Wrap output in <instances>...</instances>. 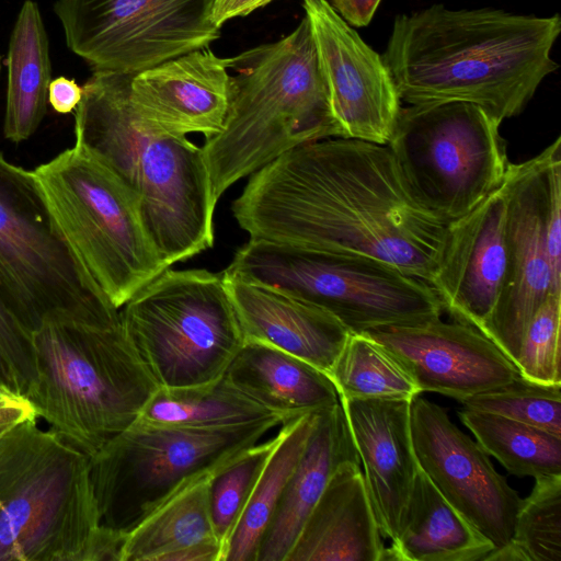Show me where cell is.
<instances>
[{
    "label": "cell",
    "mask_w": 561,
    "mask_h": 561,
    "mask_svg": "<svg viewBox=\"0 0 561 561\" xmlns=\"http://www.w3.org/2000/svg\"><path fill=\"white\" fill-rule=\"evenodd\" d=\"M231 211L251 239L376 259L430 286L448 226L413 197L388 145L343 137L254 172Z\"/></svg>",
    "instance_id": "1"
},
{
    "label": "cell",
    "mask_w": 561,
    "mask_h": 561,
    "mask_svg": "<svg viewBox=\"0 0 561 561\" xmlns=\"http://www.w3.org/2000/svg\"><path fill=\"white\" fill-rule=\"evenodd\" d=\"M561 18L443 4L396 16L382 59L408 105L467 102L516 116L559 65Z\"/></svg>",
    "instance_id": "2"
},
{
    "label": "cell",
    "mask_w": 561,
    "mask_h": 561,
    "mask_svg": "<svg viewBox=\"0 0 561 561\" xmlns=\"http://www.w3.org/2000/svg\"><path fill=\"white\" fill-rule=\"evenodd\" d=\"M130 73L93 71L75 110V140L138 198L145 228L170 267L214 245L217 205L202 147L135 113Z\"/></svg>",
    "instance_id": "3"
},
{
    "label": "cell",
    "mask_w": 561,
    "mask_h": 561,
    "mask_svg": "<svg viewBox=\"0 0 561 561\" xmlns=\"http://www.w3.org/2000/svg\"><path fill=\"white\" fill-rule=\"evenodd\" d=\"M222 129L202 150L216 202L236 182L309 142L343 137L305 15L277 42L228 58Z\"/></svg>",
    "instance_id": "4"
},
{
    "label": "cell",
    "mask_w": 561,
    "mask_h": 561,
    "mask_svg": "<svg viewBox=\"0 0 561 561\" xmlns=\"http://www.w3.org/2000/svg\"><path fill=\"white\" fill-rule=\"evenodd\" d=\"M36 417L88 457L130 426L159 385L121 322L47 316L30 333Z\"/></svg>",
    "instance_id": "5"
},
{
    "label": "cell",
    "mask_w": 561,
    "mask_h": 561,
    "mask_svg": "<svg viewBox=\"0 0 561 561\" xmlns=\"http://www.w3.org/2000/svg\"><path fill=\"white\" fill-rule=\"evenodd\" d=\"M89 457L37 419L0 436V561H101Z\"/></svg>",
    "instance_id": "6"
},
{
    "label": "cell",
    "mask_w": 561,
    "mask_h": 561,
    "mask_svg": "<svg viewBox=\"0 0 561 561\" xmlns=\"http://www.w3.org/2000/svg\"><path fill=\"white\" fill-rule=\"evenodd\" d=\"M31 172L73 260L116 309L169 268L137 196L80 142Z\"/></svg>",
    "instance_id": "7"
},
{
    "label": "cell",
    "mask_w": 561,
    "mask_h": 561,
    "mask_svg": "<svg viewBox=\"0 0 561 561\" xmlns=\"http://www.w3.org/2000/svg\"><path fill=\"white\" fill-rule=\"evenodd\" d=\"M222 274L270 285L319 306L351 333L423 322L443 313L426 282L366 256L250 238Z\"/></svg>",
    "instance_id": "8"
},
{
    "label": "cell",
    "mask_w": 561,
    "mask_h": 561,
    "mask_svg": "<svg viewBox=\"0 0 561 561\" xmlns=\"http://www.w3.org/2000/svg\"><path fill=\"white\" fill-rule=\"evenodd\" d=\"M122 308L123 327L159 387L214 381L244 344L222 274L169 267Z\"/></svg>",
    "instance_id": "9"
},
{
    "label": "cell",
    "mask_w": 561,
    "mask_h": 561,
    "mask_svg": "<svg viewBox=\"0 0 561 561\" xmlns=\"http://www.w3.org/2000/svg\"><path fill=\"white\" fill-rule=\"evenodd\" d=\"M282 424L198 430L135 421L89 457L101 524L127 534L181 486L218 471Z\"/></svg>",
    "instance_id": "10"
},
{
    "label": "cell",
    "mask_w": 561,
    "mask_h": 561,
    "mask_svg": "<svg viewBox=\"0 0 561 561\" xmlns=\"http://www.w3.org/2000/svg\"><path fill=\"white\" fill-rule=\"evenodd\" d=\"M0 299L30 335L50 314L121 322L53 225L32 172L0 153Z\"/></svg>",
    "instance_id": "11"
},
{
    "label": "cell",
    "mask_w": 561,
    "mask_h": 561,
    "mask_svg": "<svg viewBox=\"0 0 561 561\" xmlns=\"http://www.w3.org/2000/svg\"><path fill=\"white\" fill-rule=\"evenodd\" d=\"M501 124L467 102L401 106L387 145L413 197L449 225L503 182Z\"/></svg>",
    "instance_id": "12"
},
{
    "label": "cell",
    "mask_w": 561,
    "mask_h": 561,
    "mask_svg": "<svg viewBox=\"0 0 561 561\" xmlns=\"http://www.w3.org/2000/svg\"><path fill=\"white\" fill-rule=\"evenodd\" d=\"M214 0H57L68 48L93 71L137 73L220 36Z\"/></svg>",
    "instance_id": "13"
},
{
    "label": "cell",
    "mask_w": 561,
    "mask_h": 561,
    "mask_svg": "<svg viewBox=\"0 0 561 561\" xmlns=\"http://www.w3.org/2000/svg\"><path fill=\"white\" fill-rule=\"evenodd\" d=\"M410 423L421 470L495 549L508 545L523 499L484 449L442 407L420 394L411 400Z\"/></svg>",
    "instance_id": "14"
},
{
    "label": "cell",
    "mask_w": 561,
    "mask_h": 561,
    "mask_svg": "<svg viewBox=\"0 0 561 561\" xmlns=\"http://www.w3.org/2000/svg\"><path fill=\"white\" fill-rule=\"evenodd\" d=\"M561 151V137L534 158L507 165L506 249L507 264L497 305L482 329L515 364L530 319L551 293L546 250L547 171Z\"/></svg>",
    "instance_id": "15"
},
{
    "label": "cell",
    "mask_w": 561,
    "mask_h": 561,
    "mask_svg": "<svg viewBox=\"0 0 561 561\" xmlns=\"http://www.w3.org/2000/svg\"><path fill=\"white\" fill-rule=\"evenodd\" d=\"M343 138L387 145L401 108L382 59L327 0H304Z\"/></svg>",
    "instance_id": "16"
},
{
    "label": "cell",
    "mask_w": 561,
    "mask_h": 561,
    "mask_svg": "<svg viewBox=\"0 0 561 561\" xmlns=\"http://www.w3.org/2000/svg\"><path fill=\"white\" fill-rule=\"evenodd\" d=\"M382 345L422 392H437L461 402L510 382L516 365L478 329L435 318L364 332Z\"/></svg>",
    "instance_id": "17"
},
{
    "label": "cell",
    "mask_w": 561,
    "mask_h": 561,
    "mask_svg": "<svg viewBox=\"0 0 561 561\" xmlns=\"http://www.w3.org/2000/svg\"><path fill=\"white\" fill-rule=\"evenodd\" d=\"M505 178L471 211L447 226L431 283L443 311L479 331L501 297L507 264Z\"/></svg>",
    "instance_id": "18"
},
{
    "label": "cell",
    "mask_w": 561,
    "mask_h": 561,
    "mask_svg": "<svg viewBox=\"0 0 561 561\" xmlns=\"http://www.w3.org/2000/svg\"><path fill=\"white\" fill-rule=\"evenodd\" d=\"M228 70V58L208 48L183 54L131 75V106L158 131L214 136L222 129L229 106Z\"/></svg>",
    "instance_id": "19"
},
{
    "label": "cell",
    "mask_w": 561,
    "mask_h": 561,
    "mask_svg": "<svg viewBox=\"0 0 561 561\" xmlns=\"http://www.w3.org/2000/svg\"><path fill=\"white\" fill-rule=\"evenodd\" d=\"M339 400L364 467L381 535L391 541L420 469L411 436V400Z\"/></svg>",
    "instance_id": "20"
},
{
    "label": "cell",
    "mask_w": 561,
    "mask_h": 561,
    "mask_svg": "<svg viewBox=\"0 0 561 561\" xmlns=\"http://www.w3.org/2000/svg\"><path fill=\"white\" fill-rule=\"evenodd\" d=\"M222 277L244 342L278 348L329 374L352 334L343 323L321 307L273 286Z\"/></svg>",
    "instance_id": "21"
},
{
    "label": "cell",
    "mask_w": 561,
    "mask_h": 561,
    "mask_svg": "<svg viewBox=\"0 0 561 561\" xmlns=\"http://www.w3.org/2000/svg\"><path fill=\"white\" fill-rule=\"evenodd\" d=\"M359 465L334 471L286 561H382L386 546Z\"/></svg>",
    "instance_id": "22"
},
{
    "label": "cell",
    "mask_w": 561,
    "mask_h": 561,
    "mask_svg": "<svg viewBox=\"0 0 561 561\" xmlns=\"http://www.w3.org/2000/svg\"><path fill=\"white\" fill-rule=\"evenodd\" d=\"M360 463L339 401L318 413L313 428L260 542L255 561H286L313 506L334 471Z\"/></svg>",
    "instance_id": "23"
},
{
    "label": "cell",
    "mask_w": 561,
    "mask_h": 561,
    "mask_svg": "<svg viewBox=\"0 0 561 561\" xmlns=\"http://www.w3.org/2000/svg\"><path fill=\"white\" fill-rule=\"evenodd\" d=\"M227 379L284 423L337 403L327 373L270 345L247 341L225 373Z\"/></svg>",
    "instance_id": "24"
},
{
    "label": "cell",
    "mask_w": 561,
    "mask_h": 561,
    "mask_svg": "<svg viewBox=\"0 0 561 561\" xmlns=\"http://www.w3.org/2000/svg\"><path fill=\"white\" fill-rule=\"evenodd\" d=\"M494 549L420 468L382 561H484Z\"/></svg>",
    "instance_id": "25"
},
{
    "label": "cell",
    "mask_w": 561,
    "mask_h": 561,
    "mask_svg": "<svg viewBox=\"0 0 561 561\" xmlns=\"http://www.w3.org/2000/svg\"><path fill=\"white\" fill-rule=\"evenodd\" d=\"M7 66L3 134L8 140L19 144L41 125L51 81L48 37L33 0H25L20 9L9 41Z\"/></svg>",
    "instance_id": "26"
},
{
    "label": "cell",
    "mask_w": 561,
    "mask_h": 561,
    "mask_svg": "<svg viewBox=\"0 0 561 561\" xmlns=\"http://www.w3.org/2000/svg\"><path fill=\"white\" fill-rule=\"evenodd\" d=\"M218 471L191 480L129 530L122 561H167L170 554L181 549L217 540L211 523L209 486Z\"/></svg>",
    "instance_id": "27"
},
{
    "label": "cell",
    "mask_w": 561,
    "mask_h": 561,
    "mask_svg": "<svg viewBox=\"0 0 561 561\" xmlns=\"http://www.w3.org/2000/svg\"><path fill=\"white\" fill-rule=\"evenodd\" d=\"M271 419L284 421L233 386L224 375L208 383L164 388L144 405L136 422L198 430H217Z\"/></svg>",
    "instance_id": "28"
},
{
    "label": "cell",
    "mask_w": 561,
    "mask_h": 561,
    "mask_svg": "<svg viewBox=\"0 0 561 561\" xmlns=\"http://www.w3.org/2000/svg\"><path fill=\"white\" fill-rule=\"evenodd\" d=\"M319 412L287 422V432L261 473L227 543L224 561H255L262 537L301 457Z\"/></svg>",
    "instance_id": "29"
},
{
    "label": "cell",
    "mask_w": 561,
    "mask_h": 561,
    "mask_svg": "<svg viewBox=\"0 0 561 561\" xmlns=\"http://www.w3.org/2000/svg\"><path fill=\"white\" fill-rule=\"evenodd\" d=\"M458 416L484 451L511 474H561V436L490 412L462 408Z\"/></svg>",
    "instance_id": "30"
},
{
    "label": "cell",
    "mask_w": 561,
    "mask_h": 561,
    "mask_svg": "<svg viewBox=\"0 0 561 561\" xmlns=\"http://www.w3.org/2000/svg\"><path fill=\"white\" fill-rule=\"evenodd\" d=\"M339 399H404L421 394L400 363L378 342L352 333L329 371Z\"/></svg>",
    "instance_id": "31"
},
{
    "label": "cell",
    "mask_w": 561,
    "mask_h": 561,
    "mask_svg": "<svg viewBox=\"0 0 561 561\" xmlns=\"http://www.w3.org/2000/svg\"><path fill=\"white\" fill-rule=\"evenodd\" d=\"M286 432L287 422L282 424L274 437L248 448L213 476L209 486L210 515L224 556L261 473Z\"/></svg>",
    "instance_id": "32"
},
{
    "label": "cell",
    "mask_w": 561,
    "mask_h": 561,
    "mask_svg": "<svg viewBox=\"0 0 561 561\" xmlns=\"http://www.w3.org/2000/svg\"><path fill=\"white\" fill-rule=\"evenodd\" d=\"M535 480L517 513L511 543L522 561H561V474Z\"/></svg>",
    "instance_id": "33"
},
{
    "label": "cell",
    "mask_w": 561,
    "mask_h": 561,
    "mask_svg": "<svg viewBox=\"0 0 561 561\" xmlns=\"http://www.w3.org/2000/svg\"><path fill=\"white\" fill-rule=\"evenodd\" d=\"M463 408L495 413L561 436V385L517 376L462 400Z\"/></svg>",
    "instance_id": "34"
},
{
    "label": "cell",
    "mask_w": 561,
    "mask_h": 561,
    "mask_svg": "<svg viewBox=\"0 0 561 561\" xmlns=\"http://www.w3.org/2000/svg\"><path fill=\"white\" fill-rule=\"evenodd\" d=\"M561 291L551 293L537 309L524 332L515 365L530 380L561 385Z\"/></svg>",
    "instance_id": "35"
},
{
    "label": "cell",
    "mask_w": 561,
    "mask_h": 561,
    "mask_svg": "<svg viewBox=\"0 0 561 561\" xmlns=\"http://www.w3.org/2000/svg\"><path fill=\"white\" fill-rule=\"evenodd\" d=\"M32 379L30 335L0 299V381L24 396Z\"/></svg>",
    "instance_id": "36"
},
{
    "label": "cell",
    "mask_w": 561,
    "mask_h": 561,
    "mask_svg": "<svg viewBox=\"0 0 561 561\" xmlns=\"http://www.w3.org/2000/svg\"><path fill=\"white\" fill-rule=\"evenodd\" d=\"M546 250L556 290H561V151L547 171Z\"/></svg>",
    "instance_id": "37"
},
{
    "label": "cell",
    "mask_w": 561,
    "mask_h": 561,
    "mask_svg": "<svg viewBox=\"0 0 561 561\" xmlns=\"http://www.w3.org/2000/svg\"><path fill=\"white\" fill-rule=\"evenodd\" d=\"M28 419H37L31 402L0 381V436Z\"/></svg>",
    "instance_id": "38"
},
{
    "label": "cell",
    "mask_w": 561,
    "mask_h": 561,
    "mask_svg": "<svg viewBox=\"0 0 561 561\" xmlns=\"http://www.w3.org/2000/svg\"><path fill=\"white\" fill-rule=\"evenodd\" d=\"M82 98V87L73 79L57 77L48 87V103L59 114L75 112Z\"/></svg>",
    "instance_id": "39"
},
{
    "label": "cell",
    "mask_w": 561,
    "mask_h": 561,
    "mask_svg": "<svg viewBox=\"0 0 561 561\" xmlns=\"http://www.w3.org/2000/svg\"><path fill=\"white\" fill-rule=\"evenodd\" d=\"M352 26L363 27L370 23L381 0H327Z\"/></svg>",
    "instance_id": "40"
},
{
    "label": "cell",
    "mask_w": 561,
    "mask_h": 561,
    "mask_svg": "<svg viewBox=\"0 0 561 561\" xmlns=\"http://www.w3.org/2000/svg\"><path fill=\"white\" fill-rule=\"evenodd\" d=\"M274 0H214L210 18L220 28L227 21L245 16Z\"/></svg>",
    "instance_id": "41"
},
{
    "label": "cell",
    "mask_w": 561,
    "mask_h": 561,
    "mask_svg": "<svg viewBox=\"0 0 561 561\" xmlns=\"http://www.w3.org/2000/svg\"><path fill=\"white\" fill-rule=\"evenodd\" d=\"M0 61H1V59H0ZM0 70H1V65H0Z\"/></svg>",
    "instance_id": "42"
},
{
    "label": "cell",
    "mask_w": 561,
    "mask_h": 561,
    "mask_svg": "<svg viewBox=\"0 0 561 561\" xmlns=\"http://www.w3.org/2000/svg\"><path fill=\"white\" fill-rule=\"evenodd\" d=\"M0 59H1V57H0Z\"/></svg>",
    "instance_id": "43"
}]
</instances>
